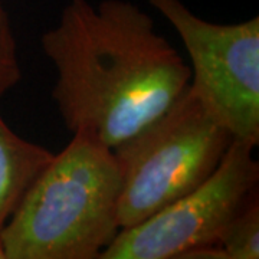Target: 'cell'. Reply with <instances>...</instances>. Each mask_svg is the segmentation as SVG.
I'll return each mask as SVG.
<instances>
[{
  "label": "cell",
  "instance_id": "7a4b0ae2",
  "mask_svg": "<svg viewBox=\"0 0 259 259\" xmlns=\"http://www.w3.org/2000/svg\"><path fill=\"white\" fill-rule=\"evenodd\" d=\"M111 148L78 131L36 177L0 232L6 259H97L121 231Z\"/></svg>",
  "mask_w": 259,
  "mask_h": 259
},
{
  "label": "cell",
  "instance_id": "6da1fadb",
  "mask_svg": "<svg viewBox=\"0 0 259 259\" xmlns=\"http://www.w3.org/2000/svg\"><path fill=\"white\" fill-rule=\"evenodd\" d=\"M40 45L55 68L51 95L65 127L111 150L160 117L192 78L153 18L127 0H69Z\"/></svg>",
  "mask_w": 259,
  "mask_h": 259
},
{
  "label": "cell",
  "instance_id": "3957f363",
  "mask_svg": "<svg viewBox=\"0 0 259 259\" xmlns=\"http://www.w3.org/2000/svg\"><path fill=\"white\" fill-rule=\"evenodd\" d=\"M232 140L187 87L160 117L112 150L121 177V229L146 221L202 185Z\"/></svg>",
  "mask_w": 259,
  "mask_h": 259
},
{
  "label": "cell",
  "instance_id": "277c9868",
  "mask_svg": "<svg viewBox=\"0 0 259 259\" xmlns=\"http://www.w3.org/2000/svg\"><path fill=\"white\" fill-rule=\"evenodd\" d=\"M176 29L190 58V91L233 139L259 143V18L219 25L180 0H147Z\"/></svg>",
  "mask_w": 259,
  "mask_h": 259
},
{
  "label": "cell",
  "instance_id": "9c48e42d",
  "mask_svg": "<svg viewBox=\"0 0 259 259\" xmlns=\"http://www.w3.org/2000/svg\"><path fill=\"white\" fill-rule=\"evenodd\" d=\"M0 259H6V253H5V248H3L2 239H0Z\"/></svg>",
  "mask_w": 259,
  "mask_h": 259
},
{
  "label": "cell",
  "instance_id": "5b68a950",
  "mask_svg": "<svg viewBox=\"0 0 259 259\" xmlns=\"http://www.w3.org/2000/svg\"><path fill=\"white\" fill-rule=\"evenodd\" d=\"M258 144L233 139L210 176L146 221L121 229L101 259H179L186 250L214 245L232 218L258 189Z\"/></svg>",
  "mask_w": 259,
  "mask_h": 259
},
{
  "label": "cell",
  "instance_id": "52a82bcc",
  "mask_svg": "<svg viewBox=\"0 0 259 259\" xmlns=\"http://www.w3.org/2000/svg\"><path fill=\"white\" fill-rule=\"evenodd\" d=\"M218 245L228 259L259 258V199L255 193L223 229Z\"/></svg>",
  "mask_w": 259,
  "mask_h": 259
},
{
  "label": "cell",
  "instance_id": "ba28073f",
  "mask_svg": "<svg viewBox=\"0 0 259 259\" xmlns=\"http://www.w3.org/2000/svg\"><path fill=\"white\" fill-rule=\"evenodd\" d=\"M20 78L22 69L19 65L16 37L9 13L0 2V97L18 85Z\"/></svg>",
  "mask_w": 259,
  "mask_h": 259
},
{
  "label": "cell",
  "instance_id": "8992f818",
  "mask_svg": "<svg viewBox=\"0 0 259 259\" xmlns=\"http://www.w3.org/2000/svg\"><path fill=\"white\" fill-rule=\"evenodd\" d=\"M54 156L18 136L0 114V232Z\"/></svg>",
  "mask_w": 259,
  "mask_h": 259
}]
</instances>
